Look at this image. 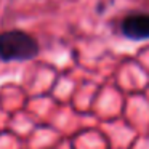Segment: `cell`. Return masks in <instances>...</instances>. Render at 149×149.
<instances>
[{
    "label": "cell",
    "instance_id": "6da1fadb",
    "mask_svg": "<svg viewBox=\"0 0 149 149\" xmlns=\"http://www.w3.org/2000/svg\"><path fill=\"white\" fill-rule=\"evenodd\" d=\"M40 45L36 37L21 29H10L0 32V61H29L37 58Z\"/></svg>",
    "mask_w": 149,
    "mask_h": 149
},
{
    "label": "cell",
    "instance_id": "7a4b0ae2",
    "mask_svg": "<svg viewBox=\"0 0 149 149\" xmlns=\"http://www.w3.org/2000/svg\"><path fill=\"white\" fill-rule=\"evenodd\" d=\"M120 34L132 42L149 40V13H132L120 21Z\"/></svg>",
    "mask_w": 149,
    "mask_h": 149
}]
</instances>
